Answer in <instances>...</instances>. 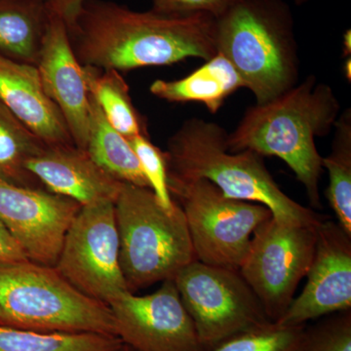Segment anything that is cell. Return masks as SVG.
Instances as JSON below:
<instances>
[{
    "label": "cell",
    "mask_w": 351,
    "mask_h": 351,
    "mask_svg": "<svg viewBox=\"0 0 351 351\" xmlns=\"http://www.w3.org/2000/svg\"><path fill=\"white\" fill-rule=\"evenodd\" d=\"M351 53V32L350 29H346L343 34V55L350 56Z\"/></svg>",
    "instance_id": "f546056e"
},
{
    "label": "cell",
    "mask_w": 351,
    "mask_h": 351,
    "mask_svg": "<svg viewBox=\"0 0 351 351\" xmlns=\"http://www.w3.org/2000/svg\"><path fill=\"white\" fill-rule=\"evenodd\" d=\"M88 92L108 123L126 138L147 135L145 123L132 101L129 86L114 69L82 66Z\"/></svg>",
    "instance_id": "ffe728a7"
},
{
    "label": "cell",
    "mask_w": 351,
    "mask_h": 351,
    "mask_svg": "<svg viewBox=\"0 0 351 351\" xmlns=\"http://www.w3.org/2000/svg\"><path fill=\"white\" fill-rule=\"evenodd\" d=\"M309 0H295V5L301 6L302 4L306 3Z\"/></svg>",
    "instance_id": "1f68e13d"
},
{
    "label": "cell",
    "mask_w": 351,
    "mask_h": 351,
    "mask_svg": "<svg viewBox=\"0 0 351 351\" xmlns=\"http://www.w3.org/2000/svg\"><path fill=\"white\" fill-rule=\"evenodd\" d=\"M50 16L49 0H0V56L36 66Z\"/></svg>",
    "instance_id": "ac0fdd59"
},
{
    "label": "cell",
    "mask_w": 351,
    "mask_h": 351,
    "mask_svg": "<svg viewBox=\"0 0 351 351\" xmlns=\"http://www.w3.org/2000/svg\"><path fill=\"white\" fill-rule=\"evenodd\" d=\"M82 205L44 188L0 181V221L32 263L55 267Z\"/></svg>",
    "instance_id": "7c38bea8"
},
{
    "label": "cell",
    "mask_w": 351,
    "mask_h": 351,
    "mask_svg": "<svg viewBox=\"0 0 351 351\" xmlns=\"http://www.w3.org/2000/svg\"><path fill=\"white\" fill-rule=\"evenodd\" d=\"M341 103L334 90L314 75L262 105L247 108L228 134V151H252L282 159L306 189L313 206H321L322 159L315 140L334 128Z\"/></svg>",
    "instance_id": "7a4b0ae2"
},
{
    "label": "cell",
    "mask_w": 351,
    "mask_h": 351,
    "mask_svg": "<svg viewBox=\"0 0 351 351\" xmlns=\"http://www.w3.org/2000/svg\"><path fill=\"white\" fill-rule=\"evenodd\" d=\"M53 8L61 14L64 22L73 19L85 0H49Z\"/></svg>",
    "instance_id": "f1b7e54d"
},
{
    "label": "cell",
    "mask_w": 351,
    "mask_h": 351,
    "mask_svg": "<svg viewBox=\"0 0 351 351\" xmlns=\"http://www.w3.org/2000/svg\"><path fill=\"white\" fill-rule=\"evenodd\" d=\"M0 101L44 144L75 145L63 115L44 91L36 66L0 56Z\"/></svg>",
    "instance_id": "2e32d148"
},
{
    "label": "cell",
    "mask_w": 351,
    "mask_h": 351,
    "mask_svg": "<svg viewBox=\"0 0 351 351\" xmlns=\"http://www.w3.org/2000/svg\"><path fill=\"white\" fill-rule=\"evenodd\" d=\"M331 152L323 157L328 171L327 198L336 214L339 226L351 237V110L339 114L335 123Z\"/></svg>",
    "instance_id": "603a6c76"
},
{
    "label": "cell",
    "mask_w": 351,
    "mask_h": 351,
    "mask_svg": "<svg viewBox=\"0 0 351 351\" xmlns=\"http://www.w3.org/2000/svg\"><path fill=\"white\" fill-rule=\"evenodd\" d=\"M306 351H351L350 314L309 332Z\"/></svg>",
    "instance_id": "484cf974"
},
{
    "label": "cell",
    "mask_w": 351,
    "mask_h": 351,
    "mask_svg": "<svg viewBox=\"0 0 351 351\" xmlns=\"http://www.w3.org/2000/svg\"><path fill=\"white\" fill-rule=\"evenodd\" d=\"M36 68L44 91L63 115L73 144L86 151L89 92L82 64L71 47L66 23L52 5Z\"/></svg>",
    "instance_id": "5bb4252c"
},
{
    "label": "cell",
    "mask_w": 351,
    "mask_h": 351,
    "mask_svg": "<svg viewBox=\"0 0 351 351\" xmlns=\"http://www.w3.org/2000/svg\"><path fill=\"white\" fill-rule=\"evenodd\" d=\"M240 88H245L243 80L228 60L218 53L181 80H156L149 91L170 103L202 104L215 114Z\"/></svg>",
    "instance_id": "e0dca14e"
},
{
    "label": "cell",
    "mask_w": 351,
    "mask_h": 351,
    "mask_svg": "<svg viewBox=\"0 0 351 351\" xmlns=\"http://www.w3.org/2000/svg\"><path fill=\"white\" fill-rule=\"evenodd\" d=\"M0 326H7L5 315L1 308H0Z\"/></svg>",
    "instance_id": "4dcf8cb0"
},
{
    "label": "cell",
    "mask_w": 351,
    "mask_h": 351,
    "mask_svg": "<svg viewBox=\"0 0 351 351\" xmlns=\"http://www.w3.org/2000/svg\"><path fill=\"white\" fill-rule=\"evenodd\" d=\"M117 337L135 351H206L173 279L156 292H126L113 300Z\"/></svg>",
    "instance_id": "8fae6325"
},
{
    "label": "cell",
    "mask_w": 351,
    "mask_h": 351,
    "mask_svg": "<svg viewBox=\"0 0 351 351\" xmlns=\"http://www.w3.org/2000/svg\"><path fill=\"white\" fill-rule=\"evenodd\" d=\"M86 152L95 162L115 180L149 188L128 138L115 130L89 94V132Z\"/></svg>",
    "instance_id": "d6986e66"
},
{
    "label": "cell",
    "mask_w": 351,
    "mask_h": 351,
    "mask_svg": "<svg viewBox=\"0 0 351 351\" xmlns=\"http://www.w3.org/2000/svg\"><path fill=\"white\" fill-rule=\"evenodd\" d=\"M29 261L19 244L13 239L5 226L0 221V262Z\"/></svg>",
    "instance_id": "83f0119b"
},
{
    "label": "cell",
    "mask_w": 351,
    "mask_h": 351,
    "mask_svg": "<svg viewBox=\"0 0 351 351\" xmlns=\"http://www.w3.org/2000/svg\"><path fill=\"white\" fill-rule=\"evenodd\" d=\"M123 346L119 337L110 335L0 326V351H121Z\"/></svg>",
    "instance_id": "7402d4cb"
},
{
    "label": "cell",
    "mask_w": 351,
    "mask_h": 351,
    "mask_svg": "<svg viewBox=\"0 0 351 351\" xmlns=\"http://www.w3.org/2000/svg\"><path fill=\"white\" fill-rule=\"evenodd\" d=\"M168 188L186 217L196 261L239 270L254 232L272 217L269 208L226 197L204 179L168 181Z\"/></svg>",
    "instance_id": "52a82bcc"
},
{
    "label": "cell",
    "mask_w": 351,
    "mask_h": 351,
    "mask_svg": "<svg viewBox=\"0 0 351 351\" xmlns=\"http://www.w3.org/2000/svg\"><path fill=\"white\" fill-rule=\"evenodd\" d=\"M25 167L44 189L82 206L101 200L115 202L123 184L75 145H46L27 161Z\"/></svg>",
    "instance_id": "9a60e30c"
},
{
    "label": "cell",
    "mask_w": 351,
    "mask_h": 351,
    "mask_svg": "<svg viewBox=\"0 0 351 351\" xmlns=\"http://www.w3.org/2000/svg\"><path fill=\"white\" fill-rule=\"evenodd\" d=\"M318 225H286L271 217L254 232L239 272L270 321L276 322L282 316L306 276Z\"/></svg>",
    "instance_id": "9c48e42d"
},
{
    "label": "cell",
    "mask_w": 351,
    "mask_h": 351,
    "mask_svg": "<svg viewBox=\"0 0 351 351\" xmlns=\"http://www.w3.org/2000/svg\"><path fill=\"white\" fill-rule=\"evenodd\" d=\"M121 351H135V350H132V348H129L128 346L124 345L123 348H122Z\"/></svg>",
    "instance_id": "d6a6232c"
},
{
    "label": "cell",
    "mask_w": 351,
    "mask_h": 351,
    "mask_svg": "<svg viewBox=\"0 0 351 351\" xmlns=\"http://www.w3.org/2000/svg\"><path fill=\"white\" fill-rule=\"evenodd\" d=\"M114 203L101 200L80 208L55 265L73 287L108 306L129 291L120 265Z\"/></svg>",
    "instance_id": "30bf717a"
},
{
    "label": "cell",
    "mask_w": 351,
    "mask_h": 351,
    "mask_svg": "<svg viewBox=\"0 0 351 351\" xmlns=\"http://www.w3.org/2000/svg\"><path fill=\"white\" fill-rule=\"evenodd\" d=\"M228 132L204 119L186 120L167 143L168 181L204 179L228 198L260 203L286 225L316 226L322 217L280 189L256 152L228 151Z\"/></svg>",
    "instance_id": "3957f363"
},
{
    "label": "cell",
    "mask_w": 351,
    "mask_h": 351,
    "mask_svg": "<svg viewBox=\"0 0 351 351\" xmlns=\"http://www.w3.org/2000/svg\"><path fill=\"white\" fill-rule=\"evenodd\" d=\"M128 141L138 157L149 189L158 200L159 204L167 211H172L176 202L168 188L165 154L156 145L152 144L147 135L136 136L128 138Z\"/></svg>",
    "instance_id": "d4e9b609"
},
{
    "label": "cell",
    "mask_w": 351,
    "mask_h": 351,
    "mask_svg": "<svg viewBox=\"0 0 351 351\" xmlns=\"http://www.w3.org/2000/svg\"><path fill=\"white\" fill-rule=\"evenodd\" d=\"M351 237L330 219H322L317 228L315 252L306 274V283L294 298L277 324L301 326L337 311L351 307Z\"/></svg>",
    "instance_id": "4fadbf2b"
},
{
    "label": "cell",
    "mask_w": 351,
    "mask_h": 351,
    "mask_svg": "<svg viewBox=\"0 0 351 351\" xmlns=\"http://www.w3.org/2000/svg\"><path fill=\"white\" fill-rule=\"evenodd\" d=\"M114 206L120 265L130 292L174 279L196 260L186 217L177 202L167 211L151 189L123 182Z\"/></svg>",
    "instance_id": "5b68a950"
},
{
    "label": "cell",
    "mask_w": 351,
    "mask_h": 351,
    "mask_svg": "<svg viewBox=\"0 0 351 351\" xmlns=\"http://www.w3.org/2000/svg\"><path fill=\"white\" fill-rule=\"evenodd\" d=\"M0 308L8 327L117 336L110 307L73 287L53 267L0 262Z\"/></svg>",
    "instance_id": "8992f818"
},
{
    "label": "cell",
    "mask_w": 351,
    "mask_h": 351,
    "mask_svg": "<svg viewBox=\"0 0 351 351\" xmlns=\"http://www.w3.org/2000/svg\"><path fill=\"white\" fill-rule=\"evenodd\" d=\"M308 335L304 325L282 326L269 321L226 339L210 351H306Z\"/></svg>",
    "instance_id": "cb8c5ba5"
},
{
    "label": "cell",
    "mask_w": 351,
    "mask_h": 351,
    "mask_svg": "<svg viewBox=\"0 0 351 351\" xmlns=\"http://www.w3.org/2000/svg\"><path fill=\"white\" fill-rule=\"evenodd\" d=\"M217 52L262 105L299 83L294 17L284 0H237L216 18Z\"/></svg>",
    "instance_id": "277c9868"
},
{
    "label": "cell",
    "mask_w": 351,
    "mask_h": 351,
    "mask_svg": "<svg viewBox=\"0 0 351 351\" xmlns=\"http://www.w3.org/2000/svg\"><path fill=\"white\" fill-rule=\"evenodd\" d=\"M64 23L82 66L128 71L188 58L205 62L218 54L217 20L210 14L138 12L114 2L85 0Z\"/></svg>",
    "instance_id": "6da1fadb"
},
{
    "label": "cell",
    "mask_w": 351,
    "mask_h": 351,
    "mask_svg": "<svg viewBox=\"0 0 351 351\" xmlns=\"http://www.w3.org/2000/svg\"><path fill=\"white\" fill-rule=\"evenodd\" d=\"M173 280L206 351L270 321L239 270L195 260Z\"/></svg>",
    "instance_id": "ba28073f"
},
{
    "label": "cell",
    "mask_w": 351,
    "mask_h": 351,
    "mask_svg": "<svg viewBox=\"0 0 351 351\" xmlns=\"http://www.w3.org/2000/svg\"><path fill=\"white\" fill-rule=\"evenodd\" d=\"M45 145L0 101V181L25 188H43L25 163Z\"/></svg>",
    "instance_id": "44dd1931"
},
{
    "label": "cell",
    "mask_w": 351,
    "mask_h": 351,
    "mask_svg": "<svg viewBox=\"0 0 351 351\" xmlns=\"http://www.w3.org/2000/svg\"><path fill=\"white\" fill-rule=\"evenodd\" d=\"M237 0H152V11L164 15L206 13L218 18Z\"/></svg>",
    "instance_id": "4316f807"
}]
</instances>
